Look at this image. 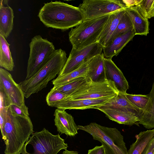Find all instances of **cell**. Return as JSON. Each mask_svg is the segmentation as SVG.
<instances>
[{
  "label": "cell",
  "instance_id": "obj_1",
  "mask_svg": "<svg viewBox=\"0 0 154 154\" xmlns=\"http://www.w3.org/2000/svg\"><path fill=\"white\" fill-rule=\"evenodd\" d=\"M38 16L47 27L63 31L76 26L85 20L78 7L60 1L45 3Z\"/></svg>",
  "mask_w": 154,
  "mask_h": 154
},
{
  "label": "cell",
  "instance_id": "obj_2",
  "mask_svg": "<svg viewBox=\"0 0 154 154\" xmlns=\"http://www.w3.org/2000/svg\"><path fill=\"white\" fill-rule=\"evenodd\" d=\"M66 54L61 49H57L48 63L32 76L19 84L27 98L46 88L48 82L59 74L67 60Z\"/></svg>",
  "mask_w": 154,
  "mask_h": 154
},
{
  "label": "cell",
  "instance_id": "obj_3",
  "mask_svg": "<svg viewBox=\"0 0 154 154\" xmlns=\"http://www.w3.org/2000/svg\"><path fill=\"white\" fill-rule=\"evenodd\" d=\"M2 117L4 119V129L7 137L5 154H18L33 133L32 121L29 116L13 115L9 107L6 115Z\"/></svg>",
  "mask_w": 154,
  "mask_h": 154
},
{
  "label": "cell",
  "instance_id": "obj_4",
  "mask_svg": "<svg viewBox=\"0 0 154 154\" xmlns=\"http://www.w3.org/2000/svg\"><path fill=\"white\" fill-rule=\"evenodd\" d=\"M79 130L91 135L103 146L106 154H127V149L124 137L116 128L102 126L95 122L85 126L78 125Z\"/></svg>",
  "mask_w": 154,
  "mask_h": 154
},
{
  "label": "cell",
  "instance_id": "obj_5",
  "mask_svg": "<svg viewBox=\"0 0 154 154\" xmlns=\"http://www.w3.org/2000/svg\"><path fill=\"white\" fill-rule=\"evenodd\" d=\"M109 14L85 20L71 28L68 35L72 48L79 50L97 42Z\"/></svg>",
  "mask_w": 154,
  "mask_h": 154
},
{
  "label": "cell",
  "instance_id": "obj_6",
  "mask_svg": "<svg viewBox=\"0 0 154 154\" xmlns=\"http://www.w3.org/2000/svg\"><path fill=\"white\" fill-rule=\"evenodd\" d=\"M30 51L25 79L32 76L48 61L56 50L52 42L40 35L34 36L29 44Z\"/></svg>",
  "mask_w": 154,
  "mask_h": 154
},
{
  "label": "cell",
  "instance_id": "obj_7",
  "mask_svg": "<svg viewBox=\"0 0 154 154\" xmlns=\"http://www.w3.org/2000/svg\"><path fill=\"white\" fill-rule=\"evenodd\" d=\"M119 93L112 81L106 80L102 82H94L86 79L79 88L64 100L114 97Z\"/></svg>",
  "mask_w": 154,
  "mask_h": 154
},
{
  "label": "cell",
  "instance_id": "obj_8",
  "mask_svg": "<svg viewBox=\"0 0 154 154\" xmlns=\"http://www.w3.org/2000/svg\"><path fill=\"white\" fill-rule=\"evenodd\" d=\"M33 148V153L29 154H57L60 150L68 147L59 134L53 135L44 128L39 132L33 133L29 137L27 145Z\"/></svg>",
  "mask_w": 154,
  "mask_h": 154
},
{
  "label": "cell",
  "instance_id": "obj_9",
  "mask_svg": "<svg viewBox=\"0 0 154 154\" xmlns=\"http://www.w3.org/2000/svg\"><path fill=\"white\" fill-rule=\"evenodd\" d=\"M78 7L85 20L100 17L127 7L120 0H85Z\"/></svg>",
  "mask_w": 154,
  "mask_h": 154
},
{
  "label": "cell",
  "instance_id": "obj_10",
  "mask_svg": "<svg viewBox=\"0 0 154 154\" xmlns=\"http://www.w3.org/2000/svg\"><path fill=\"white\" fill-rule=\"evenodd\" d=\"M103 49V47L97 42L79 50L72 48L64 67L58 76L67 74L76 69L94 57L101 54Z\"/></svg>",
  "mask_w": 154,
  "mask_h": 154
},
{
  "label": "cell",
  "instance_id": "obj_11",
  "mask_svg": "<svg viewBox=\"0 0 154 154\" xmlns=\"http://www.w3.org/2000/svg\"><path fill=\"white\" fill-rule=\"evenodd\" d=\"M0 89L5 91L12 104L19 106L25 105L24 94L19 84L7 70L2 68H0Z\"/></svg>",
  "mask_w": 154,
  "mask_h": 154
},
{
  "label": "cell",
  "instance_id": "obj_12",
  "mask_svg": "<svg viewBox=\"0 0 154 154\" xmlns=\"http://www.w3.org/2000/svg\"><path fill=\"white\" fill-rule=\"evenodd\" d=\"M104 64L106 79L114 82L119 93H126L128 83L121 70L112 59L104 57Z\"/></svg>",
  "mask_w": 154,
  "mask_h": 154
},
{
  "label": "cell",
  "instance_id": "obj_13",
  "mask_svg": "<svg viewBox=\"0 0 154 154\" xmlns=\"http://www.w3.org/2000/svg\"><path fill=\"white\" fill-rule=\"evenodd\" d=\"M125 11L131 20L135 35L146 36L149 33V22L141 6L139 5L127 7Z\"/></svg>",
  "mask_w": 154,
  "mask_h": 154
},
{
  "label": "cell",
  "instance_id": "obj_14",
  "mask_svg": "<svg viewBox=\"0 0 154 154\" xmlns=\"http://www.w3.org/2000/svg\"><path fill=\"white\" fill-rule=\"evenodd\" d=\"M54 116L55 125L57 131L61 134H64L68 136L73 137L78 134L79 129L74 118L65 110L57 109Z\"/></svg>",
  "mask_w": 154,
  "mask_h": 154
},
{
  "label": "cell",
  "instance_id": "obj_15",
  "mask_svg": "<svg viewBox=\"0 0 154 154\" xmlns=\"http://www.w3.org/2000/svg\"><path fill=\"white\" fill-rule=\"evenodd\" d=\"M114 97L66 100L56 104L54 107L65 110L67 109L83 110L91 108L95 109L97 107L105 104Z\"/></svg>",
  "mask_w": 154,
  "mask_h": 154
},
{
  "label": "cell",
  "instance_id": "obj_16",
  "mask_svg": "<svg viewBox=\"0 0 154 154\" xmlns=\"http://www.w3.org/2000/svg\"><path fill=\"white\" fill-rule=\"evenodd\" d=\"M116 109L129 113L139 118L142 110L136 107L126 97L125 94L120 93L104 105L95 109Z\"/></svg>",
  "mask_w": 154,
  "mask_h": 154
},
{
  "label": "cell",
  "instance_id": "obj_17",
  "mask_svg": "<svg viewBox=\"0 0 154 154\" xmlns=\"http://www.w3.org/2000/svg\"><path fill=\"white\" fill-rule=\"evenodd\" d=\"M125 12V9H123L110 14L108 19L97 40V42L103 47L106 46L108 44L111 36Z\"/></svg>",
  "mask_w": 154,
  "mask_h": 154
},
{
  "label": "cell",
  "instance_id": "obj_18",
  "mask_svg": "<svg viewBox=\"0 0 154 154\" xmlns=\"http://www.w3.org/2000/svg\"><path fill=\"white\" fill-rule=\"evenodd\" d=\"M135 35L134 30H133L113 39L106 46L103 47L104 57L112 59L114 56H117L126 45L132 39Z\"/></svg>",
  "mask_w": 154,
  "mask_h": 154
},
{
  "label": "cell",
  "instance_id": "obj_19",
  "mask_svg": "<svg viewBox=\"0 0 154 154\" xmlns=\"http://www.w3.org/2000/svg\"><path fill=\"white\" fill-rule=\"evenodd\" d=\"M103 53L94 57L88 63L86 79L94 82H102L106 80L104 67Z\"/></svg>",
  "mask_w": 154,
  "mask_h": 154
},
{
  "label": "cell",
  "instance_id": "obj_20",
  "mask_svg": "<svg viewBox=\"0 0 154 154\" xmlns=\"http://www.w3.org/2000/svg\"><path fill=\"white\" fill-rule=\"evenodd\" d=\"M14 17L12 9L9 6L8 1H0V34L5 38L11 32Z\"/></svg>",
  "mask_w": 154,
  "mask_h": 154
},
{
  "label": "cell",
  "instance_id": "obj_21",
  "mask_svg": "<svg viewBox=\"0 0 154 154\" xmlns=\"http://www.w3.org/2000/svg\"><path fill=\"white\" fill-rule=\"evenodd\" d=\"M98 110L104 113L109 119L119 124L130 126L134 125L139 126V118L127 112L116 109Z\"/></svg>",
  "mask_w": 154,
  "mask_h": 154
},
{
  "label": "cell",
  "instance_id": "obj_22",
  "mask_svg": "<svg viewBox=\"0 0 154 154\" xmlns=\"http://www.w3.org/2000/svg\"><path fill=\"white\" fill-rule=\"evenodd\" d=\"M149 99L146 106L139 117V124L146 128L150 129L154 128V81L149 94Z\"/></svg>",
  "mask_w": 154,
  "mask_h": 154
},
{
  "label": "cell",
  "instance_id": "obj_23",
  "mask_svg": "<svg viewBox=\"0 0 154 154\" xmlns=\"http://www.w3.org/2000/svg\"><path fill=\"white\" fill-rule=\"evenodd\" d=\"M154 137V129L141 131L136 136V141L130 146L127 154H142Z\"/></svg>",
  "mask_w": 154,
  "mask_h": 154
},
{
  "label": "cell",
  "instance_id": "obj_24",
  "mask_svg": "<svg viewBox=\"0 0 154 154\" xmlns=\"http://www.w3.org/2000/svg\"><path fill=\"white\" fill-rule=\"evenodd\" d=\"M10 45L5 37L0 34V66L7 70L12 71L15 65Z\"/></svg>",
  "mask_w": 154,
  "mask_h": 154
},
{
  "label": "cell",
  "instance_id": "obj_25",
  "mask_svg": "<svg viewBox=\"0 0 154 154\" xmlns=\"http://www.w3.org/2000/svg\"><path fill=\"white\" fill-rule=\"evenodd\" d=\"M88 62L85 63L78 68L67 74L58 76L52 81L54 87L60 86L66 84L77 78L84 77L86 78L88 70Z\"/></svg>",
  "mask_w": 154,
  "mask_h": 154
},
{
  "label": "cell",
  "instance_id": "obj_26",
  "mask_svg": "<svg viewBox=\"0 0 154 154\" xmlns=\"http://www.w3.org/2000/svg\"><path fill=\"white\" fill-rule=\"evenodd\" d=\"M133 30L134 28L131 20L125 11L109 43L116 37Z\"/></svg>",
  "mask_w": 154,
  "mask_h": 154
},
{
  "label": "cell",
  "instance_id": "obj_27",
  "mask_svg": "<svg viewBox=\"0 0 154 154\" xmlns=\"http://www.w3.org/2000/svg\"><path fill=\"white\" fill-rule=\"evenodd\" d=\"M85 77H80L75 78L63 85L54 87L63 94L69 96L79 88L85 81Z\"/></svg>",
  "mask_w": 154,
  "mask_h": 154
},
{
  "label": "cell",
  "instance_id": "obj_28",
  "mask_svg": "<svg viewBox=\"0 0 154 154\" xmlns=\"http://www.w3.org/2000/svg\"><path fill=\"white\" fill-rule=\"evenodd\" d=\"M69 96L61 93L54 87L46 96V101L48 105L54 107L57 104L63 101Z\"/></svg>",
  "mask_w": 154,
  "mask_h": 154
},
{
  "label": "cell",
  "instance_id": "obj_29",
  "mask_svg": "<svg viewBox=\"0 0 154 154\" xmlns=\"http://www.w3.org/2000/svg\"><path fill=\"white\" fill-rule=\"evenodd\" d=\"M127 98L134 105L142 109L146 105L149 99V95L125 94Z\"/></svg>",
  "mask_w": 154,
  "mask_h": 154
},
{
  "label": "cell",
  "instance_id": "obj_30",
  "mask_svg": "<svg viewBox=\"0 0 154 154\" xmlns=\"http://www.w3.org/2000/svg\"><path fill=\"white\" fill-rule=\"evenodd\" d=\"M11 104L5 92L3 90L0 89V114L5 115Z\"/></svg>",
  "mask_w": 154,
  "mask_h": 154
},
{
  "label": "cell",
  "instance_id": "obj_31",
  "mask_svg": "<svg viewBox=\"0 0 154 154\" xmlns=\"http://www.w3.org/2000/svg\"><path fill=\"white\" fill-rule=\"evenodd\" d=\"M9 109L13 115L23 117H29L28 108L25 105L21 106H19L12 104L9 106Z\"/></svg>",
  "mask_w": 154,
  "mask_h": 154
},
{
  "label": "cell",
  "instance_id": "obj_32",
  "mask_svg": "<svg viewBox=\"0 0 154 154\" xmlns=\"http://www.w3.org/2000/svg\"><path fill=\"white\" fill-rule=\"evenodd\" d=\"M154 4V0H142L139 4L145 12L148 18Z\"/></svg>",
  "mask_w": 154,
  "mask_h": 154
},
{
  "label": "cell",
  "instance_id": "obj_33",
  "mask_svg": "<svg viewBox=\"0 0 154 154\" xmlns=\"http://www.w3.org/2000/svg\"><path fill=\"white\" fill-rule=\"evenodd\" d=\"M87 154H106L104 147L102 145L100 146H96L89 150Z\"/></svg>",
  "mask_w": 154,
  "mask_h": 154
},
{
  "label": "cell",
  "instance_id": "obj_34",
  "mask_svg": "<svg viewBox=\"0 0 154 154\" xmlns=\"http://www.w3.org/2000/svg\"><path fill=\"white\" fill-rule=\"evenodd\" d=\"M142 154H154V137L151 140Z\"/></svg>",
  "mask_w": 154,
  "mask_h": 154
},
{
  "label": "cell",
  "instance_id": "obj_35",
  "mask_svg": "<svg viewBox=\"0 0 154 154\" xmlns=\"http://www.w3.org/2000/svg\"><path fill=\"white\" fill-rule=\"evenodd\" d=\"M121 1L127 8L139 5L142 0H122Z\"/></svg>",
  "mask_w": 154,
  "mask_h": 154
},
{
  "label": "cell",
  "instance_id": "obj_36",
  "mask_svg": "<svg viewBox=\"0 0 154 154\" xmlns=\"http://www.w3.org/2000/svg\"><path fill=\"white\" fill-rule=\"evenodd\" d=\"M27 142H26L23 145V147L20 151L18 154H29L26 151V147L27 145Z\"/></svg>",
  "mask_w": 154,
  "mask_h": 154
},
{
  "label": "cell",
  "instance_id": "obj_37",
  "mask_svg": "<svg viewBox=\"0 0 154 154\" xmlns=\"http://www.w3.org/2000/svg\"><path fill=\"white\" fill-rule=\"evenodd\" d=\"M62 154H79V153L77 151H69L66 149L63 152Z\"/></svg>",
  "mask_w": 154,
  "mask_h": 154
},
{
  "label": "cell",
  "instance_id": "obj_38",
  "mask_svg": "<svg viewBox=\"0 0 154 154\" xmlns=\"http://www.w3.org/2000/svg\"><path fill=\"white\" fill-rule=\"evenodd\" d=\"M152 17H154V4L152 9L150 12L148 19Z\"/></svg>",
  "mask_w": 154,
  "mask_h": 154
}]
</instances>
